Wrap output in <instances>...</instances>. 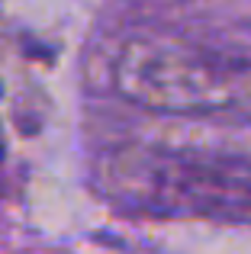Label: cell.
I'll return each mask as SVG.
<instances>
[{
    "label": "cell",
    "mask_w": 251,
    "mask_h": 254,
    "mask_svg": "<svg viewBox=\"0 0 251 254\" xmlns=\"http://www.w3.org/2000/svg\"><path fill=\"white\" fill-rule=\"evenodd\" d=\"M110 206L161 219H251V161L235 155L116 145L94 164Z\"/></svg>",
    "instance_id": "1"
},
{
    "label": "cell",
    "mask_w": 251,
    "mask_h": 254,
    "mask_svg": "<svg viewBox=\"0 0 251 254\" xmlns=\"http://www.w3.org/2000/svg\"><path fill=\"white\" fill-rule=\"evenodd\" d=\"M123 97L158 113H222L235 103V84L229 68L187 45L138 42L123 52L116 68Z\"/></svg>",
    "instance_id": "2"
}]
</instances>
